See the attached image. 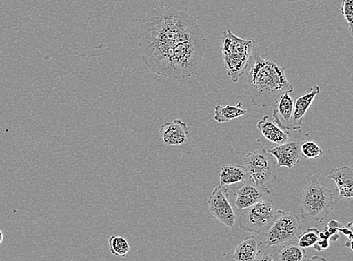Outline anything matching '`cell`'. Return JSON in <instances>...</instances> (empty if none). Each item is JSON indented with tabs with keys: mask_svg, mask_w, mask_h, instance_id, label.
Wrapping results in <instances>:
<instances>
[{
	"mask_svg": "<svg viewBox=\"0 0 353 261\" xmlns=\"http://www.w3.org/2000/svg\"><path fill=\"white\" fill-rule=\"evenodd\" d=\"M204 36L194 16L174 7L161 6L147 13L139 30V48L146 56Z\"/></svg>",
	"mask_w": 353,
	"mask_h": 261,
	"instance_id": "obj_1",
	"label": "cell"
},
{
	"mask_svg": "<svg viewBox=\"0 0 353 261\" xmlns=\"http://www.w3.org/2000/svg\"><path fill=\"white\" fill-rule=\"evenodd\" d=\"M254 63L246 76L243 93L259 108L272 107L281 96L294 91L285 75V70L276 60L254 54Z\"/></svg>",
	"mask_w": 353,
	"mask_h": 261,
	"instance_id": "obj_2",
	"label": "cell"
},
{
	"mask_svg": "<svg viewBox=\"0 0 353 261\" xmlns=\"http://www.w3.org/2000/svg\"><path fill=\"white\" fill-rule=\"evenodd\" d=\"M206 51L204 36L188 40L162 52L143 56L145 66L155 74L183 80L198 72Z\"/></svg>",
	"mask_w": 353,
	"mask_h": 261,
	"instance_id": "obj_3",
	"label": "cell"
},
{
	"mask_svg": "<svg viewBox=\"0 0 353 261\" xmlns=\"http://www.w3.org/2000/svg\"><path fill=\"white\" fill-rule=\"evenodd\" d=\"M256 47L253 39H242L234 35L231 30L223 32L220 39V49L227 75L233 83L243 76L252 59Z\"/></svg>",
	"mask_w": 353,
	"mask_h": 261,
	"instance_id": "obj_4",
	"label": "cell"
},
{
	"mask_svg": "<svg viewBox=\"0 0 353 261\" xmlns=\"http://www.w3.org/2000/svg\"><path fill=\"white\" fill-rule=\"evenodd\" d=\"M333 192L319 182H310L299 195L301 217L322 221L334 205Z\"/></svg>",
	"mask_w": 353,
	"mask_h": 261,
	"instance_id": "obj_5",
	"label": "cell"
},
{
	"mask_svg": "<svg viewBox=\"0 0 353 261\" xmlns=\"http://www.w3.org/2000/svg\"><path fill=\"white\" fill-rule=\"evenodd\" d=\"M244 165L251 180L258 186L269 187L276 180L277 163L273 155L260 149L245 155Z\"/></svg>",
	"mask_w": 353,
	"mask_h": 261,
	"instance_id": "obj_6",
	"label": "cell"
},
{
	"mask_svg": "<svg viewBox=\"0 0 353 261\" xmlns=\"http://www.w3.org/2000/svg\"><path fill=\"white\" fill-rule=\"evenodd\" d=\"M276 213L274 203L270 196L243 209L239 217L240 229L246 233H265L272 225Z\"/></svg>",
	"mask_w": 353,
	"mask_h": 261,
	"instance_id": "obj_7",
	"label": "cell"
},
{
	"mask_svg": "<svg viewBox=\"0 0 353 261\" xmlns=\"http://www.w3.org/2000/svg\"><path fill=\"white\" fill-rule=\"evenodd\" d=\"M301 219L291 211L277 210L272 225L266 231V248L291 242L301 233Z\"/></svg>",
	"mask_w": 353,
	"mask_h": 261,
	"instance_id": "obj_8",
	"label": "cell"
},
{
	"mask_svg": "<svg viewBox=\"0 0 353 261\" xmlns=\"http://www.w3.org/2000/svg\"><path fill=\"white\" fill-rule=\"evenodd\" d=\"M301 129L292 130L290 138L285 143L274 145L268 152L275 158L277 167L292 169L301 160Z\"/></svg>",
	"mask_w": 353,
	"mask_h": 261,
	"instance_id": "obj_9",
	"label": "cell"
},
{
	"mask_svg": "<svg viewBox=\"0 0 353 261\" xmlns=\"http://www.w3.org/2000/svg\"><path fill=\"white\" fill-rule=\"evenodd\" d=\"M210 213L224 226L234 228L236 216L234 208L230 203L229 194L226 187L218 185L208 198Z\"/></svg>",
	"mask_w": 353,
	"mask_h": 261,
	"instance_id": "obj_10",
	"label": "cell"
},
{
	"mask_svg": "<svg viewBox=\"0 0 353 261\" xmlns=\"http://www.w3.org/2000/svg\"><path fill=\"white\" fill-rule=\"evenodd\" d=\"M270 194L268 187L258 186L250 179L235 190L236 207L239 210H243L267 198Z\"/></svg>",
	"mask_w": 353,
	"mask_h": 261,
	"instance_id": "obj_11",
	"label": "cell"
},
{
	"mask_svg": "<svg viewBox=\"0 0 353 261\" xmlns=\"http://www.w3.org/2000/svg\"><path fill=\"white\" fill-rule=\"evenodd\" d=\"M188 134L187 124L180 119L166 122L160 129L161 140L165 146H179L187 143Z\"/></svg>",
	"mask_w": 353,
	"mask_h": 261,
	"instance_id": "obj_12",
	"label": "cell"
},
{
	"mask_svg": "<svg viewBox=\"0 0 353 261\" xmlns=\"http://www.w3.org/2000/svg\"><path fill=\"white\" fill-rule=\"evenodd\" d=\"M320 93V87L315 85L312 87L309 92L301 96L297 97L296 101L294 102V109L292 118L291 121V129L292 130L301 129L303 118L310 108L313 105L315 98Z\"/></svg>",
	"mask_w": 353,
	"mask_h": 261,
	"instance_id": "obj_13",
	"label": "cell"
},
{
	"mask_svg": "<svg viewBox=\"0 0 353 261\" xmlns=\"http://www.w3.org/2000/svg\"><path fill=\"white\" fill-rule=\"evenodd\" d=\"M257 128L262 136L269 142L272 143L274 145H281L288 141L292 132V129L286 130L279 125L272 116H265L263 118L259 121Z\"/></svg>",
	"mask_w": 353,
	"mask_h": 261,
	"instance_id": "obj_14",
	"label": "cell"
},
{
	"mask_svg": "<svg viewBox=\"0 0 353 261\" xmlns=\"http://www.w3.org/2000/svg\"><path fill=\"white\" fill-rule=\"evenodd\" d=\"M328 178L332 179L339 192L341 200H349L353 197V169L344 166L332 169Z\"/></svg>",
	"mask_w": 353,
	"mask_h": 261,
	"instance_id": "obj_15",
	"label": "cell"
},
{
	"mask_svg": "<svg viewBox=\"0 0 353 261\" xmlns=\"http://www.w3.org/2000/svg\"><path fill=\"white\" fill-rule=\"evenodd\" d=\"M277 108L274 111L272 117L276 123L286 130H290L292 118L294 100L290 94L285 93L279 99Z\"/></svg>",
	"mask_w": 353,
	"mask_h": 261,
	"instance_id": "obj_16",
	"label": "cell"
},
{
	"mask_svg": "<svg viewBox=\"0 0 353 261\" xmlns=\"http://www.w3.org/2000/svg\"><path fill=\"white\" fill-rule=\"evenodd\" d=\"M219 179V185L226 187L243 183L251 178L245 166L225 165L221 168Z\"/></svg>",
	"mask_w": 353,
	"mask_h": 261,
	"instance_id": "obj_17",
	"label": "cell"
},
{
	"mask_svg": "<svg viewBox=\"0 0 353 261\" xmlns=\"http://www.w3.org/2000/svg\"><path fill=\"white\" fill-rule=\"evenodd\" d=\"M259 253L258 240L251 235L238 243L233 258L237 261H254L257 260Z\"/></svg>",
	"mask_w": 353,
	"mask_h": 261,
	"instance_id": "obj_18",
	"label": "cell"
},
{
	"mask_svg": "<svg viewBox=\"0 0 353 261\" xmlns=\"http://www.w3.org/2000/svg\"><path fill=\"white\" fill-rule=\"evenodd\" d=\"M242 107L241 102L238 103L236 105H227L225 107L217 105L215 107L214 120L218 123H226V122L245 116L249 110H245Z\"/></svg>",
	"mask_w": 353,
	"mask_h": 261,
	"instance_id": "obj_19",
	"label": "cell"
},
{
	"mask_svg": "<svg viewBox=\"0 0 353 261\" xmlns=\"http://www.w3.org/2000/svg\"><path fill=\"white\" fill-rule=\"evenodd\" d=\"M278 259L281 261H301L307 259L305 249L294 243L285 244L279 252Z\"/></svg>",
	"mask_w": 353,
	"mask_h": 261,
	"instance_id": "obj_20",
	"label": "cell"
},
{
	"mask_svg": "<svg viewBox=\"0 0 353 261\" xmlns=\"http://www.w3.org/2000/svg\"><path fill=\"white\" fill-rule=\"evenodd\" d=\"M109 248L114 256L125 258L130 251V247L126 239L120 236H112L109 239Z\"/></svg>",
	"mask_w": 353,
	"mask_h": 261,
	"instance_id": "obj_21",
	"label": "cell"
},
{
	"mask_svg": "<svg viewBox=\"0 0 353 261\" xmlns=\"http://www.w3.org/2000/svg\"><path fill=\"white\" fill-rule=\"evenodd\" d=\"M301 155L306 159H318L323 156V151L314 141L307 140L301 145Z\"/></svg>",
	"mask_w": 353,
	"mask_h": 261,
	"instance_id": "obj_22",
	"label": "cell"
},
{
	"mask_svg": "<svg viewBox=\"0 0 353 261\" xmlns=\"http://www.w3.org/2000/svg\"><path fill=\"white\" fill-rule=\"evenodd\" d=\"M319 231L316 227L309 228L306 231L300 233L298 236V244L303 249H308L313 247L314 244L319 240Z\"/></svg>",
	"mask_w": 353,
	"mask_h": 261,
	"instance_id": "obj_23",
	"label": "cell"
},
{
	"mask_svg": "<svg viewBox=\"0 0 353 261\" xmlns=\"http://www.w3.org/2000/svg\"><path fill=\"white\" fill-rule=\"evenodd\" d=\"M341 12L348 24V30L352 35L353 0H343Z\"/></svg>",
	"mask_w": 353,
	"mask_h": 261,
	"instance_id": "obj_24",
	"label": "cell"
},
{
	"mask_svg": "<svg viewBox=\"0 0 353 261\" xmlns=\"http://www.w3.org/2000/svg\"><path fill=\"white\" fill-rule=\"evenodd\" d=\"M290 3H319L323 0H285Z\"/></svg>",
	"mask_w": 353,
	"mask_h": 261,
	"instance_id": "obj_25",
	"label": "cell"
},
{
	"mask_svg": "<svg viewBox=\"0 0 353 261\" xmlns=\"http://www.w3.org/2000/svg\"><path fill=\"white\" fill-rule=\"evenodd\" d=\"M259 260L261 261H264V260L270 261V260H274V258H273L272 255H269V254H268V253H265V254L263 255Z\"/></svg>",
	"mask_w": 353,
	"mask_h": 261,
	"instance_id": "obj_26",
	"label": "cell"
},
{
	"mask_svg": "<svg viewBox=\"0 0 353 261\" xmlns=\"http://www.w3.org/2000/svg\"><path fill=\"white\" fill-rule=\"evenodd\" d=\"M4 239V236L1 230H0V244H2Z\"/></svg>",
	"mask_w": 353,
	"mask_h": 261,
	"instance_id": "obj_27",
	"label": "cell"
}]
</instances>
